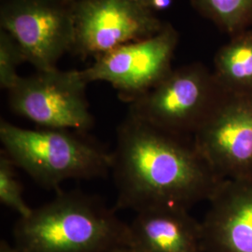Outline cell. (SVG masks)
<instances>
[{
    "mask_svg": "<svg viewBox=\"0 0 252 252\" xmlns=\"http://www.w3.org/2000/svg\"><path fill=\"white\" fill-rule=\"evenodd\" d=\"M114 208L136 213L158 207H189L208 200L221 180L192 138L173 135L128 113L116 130L111 169Z\"/></svg>",
    "mask_w": 252,
    "mask_h": 252,
    "instance_id": "1",
    "label": "cell"
},
{
    "mask_svg": "<svg viewBox=\"0 0 252 252\" xmlns=\"http://www.w3.org/2000/svg\"><path fill=\"white\" fill-rule=\"evenodd\" d=\"M114 207L81 190L57 195L19 218L13 227L19 252H115L129 248V224Z\"/></svg>",
    "mask_w": 252,
    "mask_h": 252,
    "instance_id": "2",
    "label": "cell"
},
{
    "mask_svg": "<svg viewBox=\"0 0 252 252\" xmlns=\"http://www.w3.org/2000/svg\"><path fill=\"white\" fill-rule=\"evenodd\" d=\"M0 141L15 166L46 189L58 191L67 180L105 178L111 169V152L72 130L28 129L2 120Z\"/></svg>",
    "mask_w": 252,
    "mask_h": 252,
    "instance_id": "3",
    "label": "cell"
},
{
    "mask_svg": "<svg viewBox=\"0 0 252 252\" xmlns=\"http://www.w3.org/2000/svg\"><path fill=\"white\" fill-rule=\"evenodd\" d=\"M225 94L215 76L189 66L171 71L130 103L129 113L164 132L192 137Z\"/></svg>",
    "mask_w": 252,
    "mask_h": 252,
    "instance_id": "4",
    "label": "cell"
},
{
    "mask_svg": "<svg viewBox=\"0 0 252 252\" xmlns=\"http://www.w3.org/2000/svg\"><path fill=\"white\" fill-rule=\"evenodd\" d=\"M81 70L57 68L21 77L9 91V107L42 128L87 134L94 125Z\"/></svg>",
    "mask_w": 252,
    "mask_h": 252,
    "instance_id": "5",
    "label": "cell"
},
{
    "mask_svg": "<svg viewBox=\"0 0 252 252\" xmlns=\"http://www.w3.org/2000/svg\"><path fill=\"white\" fill-rule=\"evenodd\" d=\"M74 5L73 0H9L1 9V29L37 71L54 69L75 46Z\"/></svg>",
    "mask_w": 252,
    "mask_h": 252,
    "instance_id": "6",
    "label": "cell"
},
{
    "mask_svg": "<svg viewBox=\"0 0 252 252\" xmlns=\"http://www.w3.org/2000/svg\"><path fill=\"white\" fill-rule=\"evenodd\" d=\"M177 34L164 26L160 32L121 46L98 57L81 70L87 83L106 81L123 99L132 103L152 90L171 72L170 63Z\"/></svg>",
    "mask_w": 252,
    "mask_h": 252,
    "instance_id": "7",
    "label": "cell"
},
{
    "mask_svg": "<svg viewBox=\"0 0 252 252\" xmlns=\"http://www.w3.org/2000/svg\"><path fill=\"white\" fill-rule=\"evenodd\" d=\"M191 138L220 179L252 177V94L226 93Z\"/></svg>",
    "mask_w": 252,
    "mask_h": 252,
    "instance_id": "8",
    "label": "cell"
},
{
    "mask_svg": "<svg viewBox=\"0 0 252 252\" xmlns=\"http://www.w3.org/2000/svg\"><path fill=\"white\" fill-rule=\"evenodd\" d=\"M74 49L96 59L164 27L154 12L130 0H79L74 5Z\"/></svg>",
    "mask_w": 252,
    "mask_h": 252,
    "instance_id": "9",
    "label": "cell"
},
{
    "mask_svg": "<svg viewBox=\"0 0 252 252\" xmlns=\"http://www.w3.org/2000/svg\"><path fill=\"white\" fill-rule=\"evenodd\" d=\"M201 221L205 252H252V177L221 180Z\"/></svg>",
    "mask_w": 252,
    "mask_h": 252,
    "instance_id": "10",
    "label": "cell"
},
{
    "mask_svg": "<svg viewBox=\"0 0 252 252\" xmlns=\"http://www.w3.org/2000/svg\"><path fill=\"white\" fill-rule=\"evenodd\" d=\"M129 231V248L135 252H205L201 222L185 208L158 207L138 212Z\"/></svg>",
    "mask_w": 252,
    "mask_h": 252,
    "instance_id": "11",
    "label": "cell"
},
{
    "mask_svg": "<svg viewBox=\"0 0 252 252\" xmlns=\"http://www.w3.org/2000/svg\"><path fill=\"white\" fill-rule=\"evenodd\" d=\"M217 81L226 93L252 94V36L223 48L216 58Z\"/></svg>",
    "mask_w": 252,
    "mask_h": 252,
    "instance_id": "12",
    "label": "cell"
},
{
    "mask_svg": "<svg viewBox=\"0 0 252 252\" xmlns=\"http://www.w3.org/2000/svg\"><path fill=\"white\" fill-rule=\"evenodd\" d=\"M200 9L217 23L232 31L252 13V0H194Z\"/></svg>",
    "mask_w": 252,
    "mask_h": 252,
    "instance_id": "13",
    "label": "cell"
},
{
    "mask_svg": "<svg viewBox=\"0 0 252 252\" xmlns=\"http://www.w3.org/2000/svg\"><path fill=\"white\" fill-rule=\"evenodd\" d=\"M15 164L5 153L0 155V203L13 210L19 218L27 217L32 208L24 198L23 185L16 176Z\"/></svg>",
    "mask_w": 252,
    "mask_h": 252,
    "instance_id": "14",
    "label": "cell"
},
{
    "mask_svg": "<svg viewBox=\"0 0 252 252\" xmlns=\"http://www.w3.org/2000/svg\"><path fill=\"white\" fill-rule=\"evenodd\" d=\"M27 58L16 40L6 31H0V86L9 92L18 82L17 68Z\"/></svg>",
    "mask_w": 252,
    "mask_h": 252,
    "instance_id": "15",
    "label": "cell"
},
{
    "mask_svg": "<svg viewBox=\"0 0 252 252\" xmlns=\"http://www.w3.org/2000/svg\"><path fill=\"white\" fill-rule=\"evenodd\" d=\"M0 252H19V251L15 248V246L9 245L6 240H1Z\"/></svg>",
    "mask_w": 252,
    "mask_h": 252,
    "instance_id": "16",
    "label": "cell"
},
{
    "mask_svg": "<svg viewBox=\"0 0 252 252\" xmlns=\"http://www.w3.org/2000/svg\"><path fill=\"white\" fill-rule=\"evenodd\" d=\"M130 1L134 2V3L137 4V5H140V6L144 7L146 9H148V8H149V5L151 4V2H152L153 0H130Z\"/></svg>",
    "mask_w": 252,
    "mask_h": 252,
    "instance_id": "17",
    "label": "cell"
},
{
    "mask_svg": "<svg viewBox=\"0 0 252 252\" xmlns=\"http://www.w3.org/2000/svg\"><path fill=\"white\" fill-rule=\"evenodd\" d=\"M137 252L134 251L133 249H131V248H125V249H122V250H119L117 252Z\"/></svg>",
    "mask_w": 252,
    "mask_h": 252,
    "instance_id": "18",
    "label": "cell"
},
{
    "mask_svg": "<svg viewBox=\"0 0 252 252\" xmlns=\"http://www.w3.org/2000/svg\"><path fill=\"white\" fill-rule=\"evenodd\" d=\"M73 1H74V2H76V1H79V0H73Z\"/></svg>",
    "mask_w": 252,
    "mask_h": 252,
    "instance_id": "19",
    "label": "cell"
}]
</instances>
